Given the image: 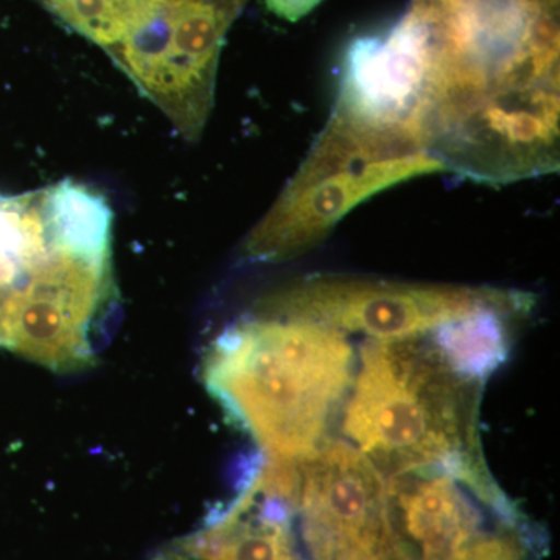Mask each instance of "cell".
<instances>
[{
    "label": "cell",
    "mask_w": 560,
    "mask_h": 560,
    "mask_svg": "<svg viewBox=\"0 0 560 560\" xmlns=\"http://www.w3.org/2000/svg\"><path fill=\"white\" fill-rule=\"evenodd\" d=\"M481 386L422 337L370 340L360 350L342 433L385 478L444 469L492 495L500 488L481 453Z\"/></svg>",
    "instance_id": "obj_1"
},
{
    "label": "cell",
    "mask_w": 560,
    "mask_h": 560,
    "mask_svg": "<svg viewBox=\"0 0 560 560\" xmlns=\"http://www.w3.org/2000/svg\"><path fill=\"white\" fill-rule=\"evenodd\" d=\"M352 370L341 331L254 312L213 342L205 383L265 458L300 463L326 441Z\"/></svg>",
    "instance_id": "obj_2"
},
{
    "label": "cell",
    "mask_w": 560,
    "mask_h": 560,
    "mask_svg": "<svg viewBox=\"0 0 560 560\" xmlns=\"http://www.w3.org/2000/svg\"><path fill=\"white\" fill-rule=\"evenodd\" d=\"M444 172L419 143L331 110L307 158L243 243L254 261H285L329 237L374 195L418 176Z\"/></svg>",
    "instance_id": "obj_3"
},
{
    "label": "cell",
    "mask_w": 560,
    "mask_h": 560,
    "mask_svg": "<svg viewBox=\"0 0 560 560\" xmlns=\"http://www.w3.org/2000/svg\"><path fill=\"white\" fill-rule=\"evenodd\" d=\"M245 5L246 0H161L106 50L190 142L208 124L221 47Z\"/></svg>",
    "instance_id": "obj_4"
},
{
    "label": "cell",
    "mask_w": 560,
    "mask_h": 560,
    "mask_svg": "<svg viewBox=\"0 0 560 560\" xmlns=\"http://www.w3.org/2000/svg\"><path fill=\"white\" fill-rule=\"evenodd\" d=\"M521 291L315 276L272 291L254 312L308 320L371 340L423 337L451 320L501 304Z\"/></svg>",
    "instance_id": "obj_5"
},
{
    "label": "cell",
    "mask_w": 560,
    "mask_h": 560,
    "mask_svg": "<svg viewBox=\"0 0 560 560\" xmlns=\"http://www.w3.org/2000/svg\"><path fill=\"white\" fill-rule=\"evenodd\" d=\"M110 245L62 242L0 308V341L57 372L92 361L91 335L113 298Z\"/></svg>",
    "instance_id": "obj_6"
},
{
    "label": "cell",
    "mask_w": 560,
    "mask_h": 560,
    "mask_svg": "<svg viewBox=\"0 0 560 560\" xmlns=\"http://www.w3.org/2000/svg\"><path fill=\"white\" fill-rule=\"evenodd\" d=\"M294 512L312 560H378L386 539V481L348 441H324L296 463Z\"/></svg>",
    "instance_id": "obj_7"
},
{
    "label": "cell",
    "mask_w": 560,
    "mask_h": 560,
    "mask_svg": "<svg viewBox=\"0 0 560 560\" xmlns=\"http://www.w3.org/2000/svg\"><path fill=\"white\" fill-rule=\"evenodd\" d=\"M385 481L386 539L378 560H458L488 530L477 503H493L480 493L469 499L474 489L448 470L405 471Z\"/></svg>",
    "instance_id": "obj_8"
},
{
    "label": "cell",
    "mask_w": 560,
    "mask_h": 560,
    "mask_svg": "<svg viewBox=\"0 0 560 560\" xmlns=\"http://www.w3.org/2000/svg\"><path fill=\"white\" fill-rule=\"evenodd\" d=\"M293 517V499L257 467L228 510L173 547L197 560H302Z\"/></svg>",
    "instance_id": "obj_9"
},
{
    "label": "cell",
    "mask_w": 560,
    "mask_h": 560,
    "mask_svg": "<svg viewBox=\"0 0 560 560\" xmlns=\"http://www.w3.org/2000/svg\"><path fill=\"white\" fill-rule=\"evenodd\" d=\"M533 298L518 293L511 301L451 320L431 331V342L445 361L471 382L485 383L510 352L511 324L528 315Z\"/></svg>",
    "instance_id": "obj_10"
},
{
    "label": "cell",
    "mask_w": 560,
    "mask_h": 560,
    "mask_svg": "<svg viewBox=\"0 0 560 560\" xmlns=\"http://www.w3.org/2000/svg\"><path fill=\"white\" fill-rule=\"evenodd\" d=\"M528 523L504 518L471 541L458 560H537Z\"/></svg>",
    "instance_id": "obj_11"
},
{
    "label": "cell",
    "mask_w": 560,
    "mask_h": 560,
    "mask_svg": "<svg viewBox=\"0 0 560 560\" xmlns=\"http://www.w3.org/2000/svg\"><path fill=\"white\" fill-rule=\"evenodd\" d=\"M323 0H265L268 11L289 22L301 21L302 18L318 9Z\"/></svg>",
    "instance_id": "obj_12"
},
{
    "label": "cell",
    "mask_w": 560,
    "mask_h": 560,
    "mask_svg": "<svg viewBox=\"0 0 560 560\" xmlns=\"http://www.w3.org/2000/svg\"><path fill=\"white\" fill-rule=\"evenodd\" d=\"M154 560H197L191 558V556L186 555L178 550L176 547L168 548V550L162 551L161 555H158Z\"/></svg>",
    "instance_id": "obj_13"
},
{
    "label": "cell",
    "mask_w": 560,
    "mask_h": 560,
    "mask_svg": "<svg viewBox=\"0 0 560 560\" xmlns=\"http://www.w3.org/2000/svg\"><path fill=\"white\" fill-rule=\"evenodd\" d=\"M0 346H2V341H0Z\"/></svg>",
    "instance_id": "obj_14"
}]
</instances>
